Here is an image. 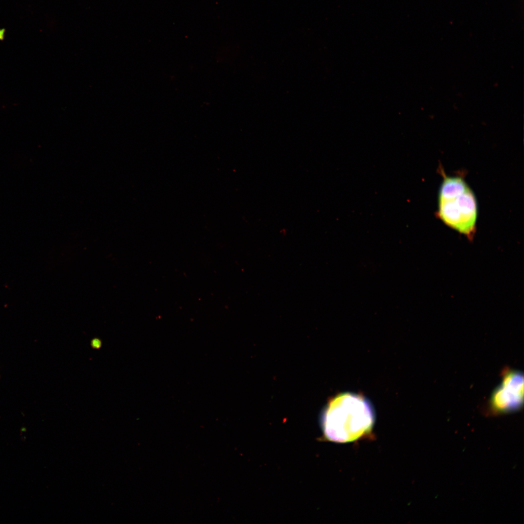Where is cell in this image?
I'll return each instance as SVG.
<instances>
[{
	"instance_id": "cell-1",
	"label": "cell",
	"mask_w": 524,
	"mask_h": 524,
	"mask_svg": "<svg viewBox=\"0 0 524 524\" xmlns=\"http://www.w3.org/2000/svg\"><path fill=\"white\" fill-rule=\"evenodd\" d=\"M375 412L364 396L352 393L339 394L331 399L321 415L325 439L337 443L354 442L372 430Z\"/></svg>"
},
{
	"instance_id": "cell-2",
	"label": "cell",
	"mask_w": 524,
	"mask_h": 524,
	"mask_svg": "<svg viewBox=\"0 0 524 524\" xmlns=\"http://www.w3.org/2000/svg\"><path fill=\"white\" fill-rule=\"evenodd\" d=\"M438 215L446 225L473 238L477 206L475 197L462 178L445 176L439 193Z\"/></svg>"
},
{
	"instance_id": "cell-3",
	"label": "cell",
	"mask_w": 524,
	"mask_h": 524,
	"mask_svg": "<svg viewBox=\"0 0 524 524\" xmlns=\"http://www.w3.org/2000/svg\"><path fill=\"white\" fill-rule=\"evenodd\" d=\"M523 403V373L514 370H505L500 384L491 396V409L496 413H508L520 410Z\"/></svg>"
}]
</instances>
